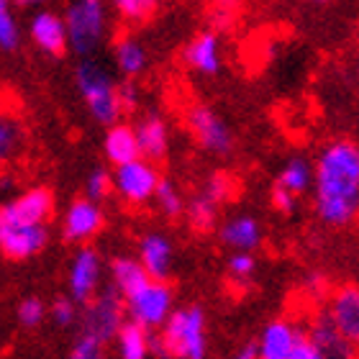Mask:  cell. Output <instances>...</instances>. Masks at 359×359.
Returning a JSON list of instances; mask_svg holds the SVG:
<instances>
[{
	"mask_svg": "<svg viewBox=\"0 0 359 359\" xmlns=\"http://www.w3.org/2000/svg\"><path fill=\"white\" fill-rule=\"evenodd\" d=\"M113 62H116V69L126 80H136L149 67V52L139 39L126 34L113 44Z\"/></svg>",
	"mask_w": 359,
	"mask_h": 359,
	"instance_id": "cell-23",
	"label": "cell"
},
{
	"mask_svg": "<svg viewBox=\"0 0 359 359\" xmlns=\"http://www.w3.org/2000/svg\"><path fill=\"white\" fill-rule=\"evenodd\" d=\"M77 306H80V303H75L69 295L57 298L52 303V308H49V318H52L60 329H67V326H72V323L77 321Z\"/></svg>",
	"mask_w": 359,
	"mask_h": 359,
	"instance_id": "cell-35",
	"label": "cell"
},
{
	"mask_svg": "<svg viewBox=\"0 0 359 359\" xmlns=\"http://www.w3.org/2000/svg\"><path fill=\"white\" fill-rule=\"evenodd\" d=\"M113 344H116L118 359H149L154 354V331L144 329L134 321H126Z\"/></svg>",
	"mask_w": 359,
	"mask_h": 359,
	"instance_id": "cell-24",
	"label": "cell"
},
{
	"mask_svg": "<svg viewBox=\"0 0 359 359\" xmlns=\"http://www.w3.org/2000/svg\"><path fill=\"white\" fill-rule=\"evenodd\" d=\"M118 97H121L123 113L136 111V108H139V100H142V90H139L136 80H123V83H118Z\"/></svg>",
	"mask_w": 359,
	"mask_h": 359,
	"instance_id": "cell-37",
	"label": "cell"
},
{
	"mask_svg": "<svg viewBox=\"0 0 359 359\" xmlns=\"http://www.w3.org/2000/svg\"><path fill=\"white\" fill-rule=\"evenodd\" d=\"M136 136H139V147H142V157L149 162H162L170 154V126L157 111H147L142 118L134 123Z\"/></svg>",
	"mask_w": 359,
	"mask_h": 359,
	"instance_id": "cell-18",
	"label": "cell"
},
{
	"mask_svg": "<svg viewBox=\"0 0 359 359\" xmlns=\"http://www.w3.org/2000/svg\"><path fill=\"white\" fill-rule=\"evenodd\" d=\"M103 157L113 167L128 165L142 159V147H139V136L131 123H116V126L105 128L103 136Z\"/></svg>",
	"mask_w": 359,
	"mask_h": 359,
	"instance_id": "cell-21",
	"label": "cell"
},
{
	"mask_svg": "<svg viewBox=\"0 0 359 359\" xmlns=\"http://www.w3.org/2000/svg\"><path fill=\"white\" fill-rule=\"evenodd\" d=\"M162 0H108L111 11L126 26H142L159 11Z\"/></svg>",
	"mask_w": 359,
	"mask_h": 359,
	"instance_id": "cell-27",
	"label": "cell"
},
{
	"mask_svg": "<svg viewBox=\"0 0 359 359\" xmlns=\"http://www.w3.org/2000/svg\"><path fill=\"white\" fill-rule=\"evenodd\" d=\"M313 182H316V167L313 162L303 154H292V157L285 159V165L280 167L275 182L272 185L290 193L292 198H303L306 193H313Z\"/></svg>",
	"mask_w": 359,
	"mask_h": 359,
	"instance_id": "cell-22",
	"label": "cell"
},
{
	"mask_svg": "<svg viewBox=\"0 0 359 359\" xmlns=\"http://www.w3.org/2000/svg\"><path fill=\"white\" fill-rule=\"evenodd\" d=\"M308 339L321 349L323 359H357L359 352L346 341L341 334L337 331V326L331 323V318L326 313H318L311 321V326L306 329Z\"/></svg>",
	"mask_w": 359,
	"mask_h": 359,
	"instance_id": "cell-20",
	"label": "cell"
},
{
	"mask_svg": "<svg viewBox=\"0 0 359 359\" xmlns=\"http://www.w3.org/2000/svg\"><path fill=\"white\" fill-rule=\"evenodd\" d=\"M257 272V257L255 252H231L226 259V275L236 285H247Z\"/></svg>",
	"mask_w": 359,
	"mask_h": 359,
	"instance_id": "cell-30",
	"label": "cell"
},
{
	"mask_svg": "<svg viewBox=\"0 0 359 359\" xmlns=\"http://www.w3.org/2000/svg\"><path fill=\"white\" fill-rule=\"evenodd\" d=\"M218 208H221V205L201 190V193L193 195V198L187 201V208H185L187 226L198 233L213 231V226L218 224Z\"/></svg>",
	"mask_w": 359,
	"mask_h": 359,
	"instance_id": "cell-26",
	"label": "cell"
},
{
	"mask_svg": "<svg viewBox=\"0 0 359 359\" xmlns=\"http://www.w3.org/2000/svg\"><path fill=\"white\" fill-rule=\"evenodd\" d=\"M218 236L231 252H255L262 244V224L249 213H236L221 224Z\"/></svg>",
	"mask_w": 359,
	"mask_h": 359,
	"instance_id": "cell-19",
	"label": "cell"
},
{
	"mask_svg": "<svg viewBox=\"0 0 359 359\" xmlns=\"http://www.w3.org/2000/svg\"><path fill=\"white\" fill-rule=\"evenodd\" d=\"M231 359H259V352H257V344L252 341V344H244L241 349H236L233 352Z\"/></svg>",
	"mask_w": 359,
	"mask_h": 359,
	"instance_id": "cell-39",
	"label": "cell"
},
{
	"mask_svg": "<svg viewBox=\"0 0 359 359\" xmlns=\"http://www.w3.org/2000/svg\"><path fill=\"white\" fill-rule=\"evenodd\" d=\"M23 144V131L21 126L15 123V118L11 116H3L0 118V157L3 159H13L18 154Z\"/></svg>",
	"mask_w": 359,
	"mask_h": 359,
	"instance_id": "cell-31",
	"label": "cell"
},
{
	"mask_svg": "<svg viewBox=\"0 0 359 359\" xmlns=\"http://www.w3.org/2000/svg\"><path fill=\"white\" fill-rule=\"evenodd\" d=\"M303 337H306V331L300 329L298 323H292L290 318H272L264 323L255 344L259 359H287Z\"/></svg>",
	"mask_w": 359,
	"mask_h": 359,
	"instance_id": "cell-17",
	"label": "cell"
},
{
	"mask_svg": "<svg viewBox=\"0 0 359 359\" xmlns=\"http://www.w3.org/2000/svg\"><path fill=\"white\" fill-rule=\"evenodd\" d=\"M49 244V226L46 224H15L0 221V252L11 262H26L41 255Z\"/></svg>",
	"mask_w": 359,
	"mask_h": 359,
	"instance_id": "cell-9",
	"label": "cell"
},
{
	"mask_svg": "<svg viewBox=\"0 0 359 359\" xmlns=\"http://www.w3.org/2000/svg\"><path fill=\"white\" fill-rule=\"evenodd\" d=\"M151 203L157 205V210L165 218H180V216H185L187 201L182 198L180 187L175 185V182H170V180H162V182H159L157 195H154V201H151Z\"/></svg>",
	"mask_w": 359,
	"mask_h": 359,
	"instance_id": "cell-28",
	"label": "cell"
},
{
	"mask_svg": "<svg viewBox=\"0 0 359 359\" xmlns=\"http://www.w3.org/2000/svg\"><path fill=\"white\" fill-rule=\"evenodd\" d=\"M111 193H113V175L105 172L103 167L90 170L88 177H85V198L100 203V201H105Z\"/></svg>",
	"mask_w": 359,
	"mask_h": 359,
	"instance_id": "cell-33",
	"label": "cell"
},
{
	"mask_svg": "<svg viewBox=\"0 0 359 359\" xmlns=\"http://www.w3.org/2000/svg\"><path fill=\"white\" fill-rule=\"evenodd\" d=\"M54 216V195L49 187L36 185L13 195L0 208V221L15 224H49Z\"/></svg>",
	"mask_w": 359,
	"mask_h": 359,
	"instance_id": "cell-12",
	"label": "cell"
},
{
	"mask_svg": "<svg viewBox=\"0 0 359 359\" xmlns=\"http://www.w3.org/2000/svg\"><path fill=\"white\" fill-rule=\"evenodd\" d=\"M303 3H326V0H303Z\"/></svg>",
	"mask_w": 359,
	"mask_h": 359,
	"instance_id": "cell-42",
	"label": "cell"
},
{
	"mask_svg": "<svg viewBox=\"0 0 359 359\" xmlns=\"http://www.w3.org/2000/svg\"><path fill=\"white\" fill-rule=\"evenodd\" d=\"M185 128L198 149L213 157H229L233 151V134L221 113L208 105H190L185 111Z\"/></svg>",
	"mask_w": 359,
	"mask_h": 359,
	"instance_id": "cell-6",
	"label": "cell"
},
{
	"mask_svg": "<svg viewBox=\"0 0 359 359\" xmlns=\"http://www.w3.org/2000/svg\"><path fill=\"white\" fill-rule=\"evenodd\" d=\"M180 60L190 72L203 77H213L221 72L224 67V44H221V36H218L216 29L208 31H198L185 46H182V54Z\"/></svg>",
	"mask_w": 359,
	"mask_h": 359,
	"instance_id": "cell-13",
	"label": "cell"
},
{
	"mask_svg": "<svg viewBox=\"0 0 359 359\" xmlns=\"http://www.w3.org/2000/svg\"><path fill=\"white\" fill-rule=\"evenodd\" d=\"M136 259L147 269L151 280L167 283L175 269V244L165 231H144L136 241Z\"/></svg>",
	"mask_w": 359,
	"mask_h": 359,
	"instance_id": "cell-15",
	"label": "cell"
},
{
	"mask_svg": "<svg viewBox=\"0 0 359 359\" xmlns=\"http://www.w3.org/2000/svg\"><path fill=\"white\" fill-rule=\"evenodd\" d=\"M105 226V213L100 208V203L90 201V198H77L67 205L65 216H62L60 233L67 244H77V247H88L90 241L95 239L97 233L103 231Z\"/></svg>",
	"mask_w": 359,
	"mask_h": 359,
	"instance_id": "cell-10",
	"label": "cell"
},
{
	"mask_svg": "<svg viewBox=\"0 0 359 359\" xmlns=\"http://www.w3.org/2000/svg\"><path fill=\"white\" fill-rule=\"evenodd\" d=\"M241 0H210V15L218 26H229Z\"/></svg>",
	"mask_w": 359,
	"mask_h": 359,
	"instance_id": "cell-38",
	"label": "cell"
},
{
	"mask_svg": "<svg viewBox=\"0 0 359 359\" xmlns=\"http://www.w3.org/2000/svg\"><path fill=\"white\" fill-rule=\"evenodd\" d=\"M123 303H126L128 321L149 331H159L175 313V292L170 283H162V280H149Z\"/></svg>",
	"mask_w": 359,
	"mask_h": 359,
	"instance_id": "cell-5",
	"label": "cell"
},
{
	"mask_svg": "<svg viewBox=\"0 0 359 359\" xmlns=\"http://www.w3.org/2000/svg\"><path fill=\"white\" fill-rule=\"evenodd\" d=\"M67 359H105V344L83 334V337L72 344Z\"/></svg>",
	"mask_w": 359,
	"mask_h": 359,
	"instance_id": "cell-36",
	"label": "cell"
},
{
	"mask_svg": "<svg viewBox=\"0 0 359 359\" xmlns=\"http://www.w3.org/2000/svg\"><path fill=\"white\" fill-rule=\"evenodd\" d=\"M349 77H352L354 88H357V93H359V49L354 52L352 62H349Z\"/></svg>",
	"mask_w": 359,
	"mask_h": 359,
	"instance_id": "cell-40",
	"label": "cell"
},
{
	"mask_svg": "<svg viewBox=\"0 0 359 359\" xmlns=\"http://www.w3.org/2000/svg\"><path fill=\"white\" fill-rule=\"evenodd\" d=\"M126 321V303L113 287L100 290L83 308V334L103 341V344L116 341L118 331L123 329Z\"/></svg>",
	"mask_w": 359,
	"mask_h": 359,
	"instance_id": "cell-7",
	"label": "cell"
},
{
	"mask_svg": "<svg viewBox=\"0 0 359 359\" xmlns=\"http://www.w3.org/2000/svg\"><path fill=\"white\" fill-rule=\"evenodd\" d=\"M69 49L77 57H90L108 31V0H72L65 11Z\"/></svg>",
	"mask_w": 359,
	"mask_h": 359,
	"instance_id": "cell-4",
	"label": "cell"
},
{
	"mask_svg": "<svg viewBox=\"0 0 359 359\" xmlns=\"http://www.w3.org/2000/svg\"><path fill=\"white\" fill-rule=\"evenodd\" d=\"M29 39L46 57H62L69 49L65 15L54 13V11H36L29 21Z\"/></svg>",
	"mask_w": 359,
	"mask_h": 359,
	"instance_id": "cell-16",
	"label": "cell"
},
{
	"mask_svg": "<svg viewBox=\"0 0 359 359\" xmlns=\"http://www.w3.org/2000/svg\"><path fill=\"white\" fill-rule=\"evenodd\" d=\"M46 318V306L44 300L34 298V295H29V298H23L18 306H15V321L21 323L23 329H36V326H41Z\"/></svg>",
	"mask_w": 359,
	"mask_h": 359,
	"instance_id": "cell-32",
	"label": "cell"
},
{
	"mask_svg": "<svg viewBox=\"0 0 359 359\" xmlns=\"http://www.w3.org/2000/svg\"><path fill=\"white\" fill-rule=\"evenodd\" d=\"M103 259L93 247H77L67 267V295L75 303L85 306L100 292Z\"/></svg>",
	"mask_w": 359,
	"mask_h": 359,
	"instance_id": "cell-11",
	"label": "cell"
},
{
	"mask_svg": "<svg viewBox=\"0 0 359 359\" xmlns=\"http://www.w3.org/2000/svg\"><path fill=\"white\" fill-rule=\"evenodd\" d=\"M15 8H23V11H34V8H41L44 0H13Z\"/></svg>",
	"mask_w": 359,
	"mask_h": 359,
	"instance_id": "cell-41",
	"label": "cell"
},
{
	"mask_svg": "<svg viewBox=\"0 0 359 359\" xmlns=\"http://www.w3.org/2000/svg\"><path fill=\"white\" fill-rule=\"evenodd\" d=\"M21 44V31L13 15V0H0V49L15 52Z\"/></svg>",
	"mask_w": 359,
	"mask_h": 359,
	"instance_id": "cell-29",
	"label": "cell"
},
{
	"mask_svg": "<svg viewBox=\"0 0 359 359\" xmlns=\"http://www.w3.org/2000/svg\"><path fill=\"white\" fill-rule=\"evenodd\" d=\"M75 85L95 123L105 128L121 123L123 108L118 97V83L105 72V67L93 60H83L75 67Z\"/></svg>",
	"mask_w": 359,
	"mask_h": 359,
	"instance_id": "cell-3",
	"label": "cell"
},
{
	"mask_svg": "<svg viewBox=\"0 0 359 359\" xmlns=\"http://www.w3.org/2000/svg\"><path fill=\"white\" fill-rule=\"evenodd\" d=\"M323 313L359 352V285H339L337 290H331Z\"/></svg>",
	"mask_w": 359,
	"mask_h": 359,
	"instance_id": "cell-14",
	"label": "cell"
},
{
	"mask_svg": "<svg viewBox=\"0 0 359 359\" xmlns=\"http://www.w3.org/2000/svg\"><path fill=\"white\" fill-rule=\"evenodd\" d=\"M151 277L147 275V269L142 267V262L136 257L121 255L111 262V287L118 292L121 298L126 300L128 295H134L142 285L149 283Z\"/></svg>",
	"mask_w": 359,
	"mask_h": 359,
	"instance_id": "cell-25",
	"label": "cell"
},
{
	"mask_svg": "<svg viewBox=\"0 0 359 359\" xmlns=\"http://www.w3.org/2000/svg\"><path fill=\"white\" fill-rule=\"evenodd\" d=\"M154 354L159 359H205L208 357V321L203 308H175L170 321L154 334Z\"/></svg>",
	"mask_w": 359,
	"mask_h": 359,
	"instance_id": "cell-2",
	"label": "cell"
},
{
	"mask_svg": "<svg viewBox=\"0 0 359 359\" xmlns=\"http://www.w3.org/2000/svg\"><path fill=\"white\" fill-rule=\"evenodd\" d=\"M313 210L329 229H346L359 221V142L337 136L313 159Z\"/></svg>",
	"mask_w": 359,
	"mask_h": 359,
	"instance_id": "cell-1",
	"label": "cell"
},
{
	"mask_svg": "<svg viewBox=\"0 0 359 359\" xmlns=\"http://www.w3.org/2000/svg\"><path fill=\"white\" fill-rule=\"evenodd\" d=\"M233 190H236V182H233L231 175L226 172H213L208 180H205V185H203V193L213 198L218 205H224L233 198Z\"/></svg>",
	"mask_w": 359,
	"mask_h": 359,
	"instance_id": "cell-34",
	"label": "cell"
},
{
	"mask_svg": "<svg viewBox=\"0 0 359 359\" xmlns=\"http://www.w3.org/2000/svg\"><path fill=\"white\" fill-rule=\"evenodd\" d=\"M162 182L157 167L149 159H136L128 165L113 167V193L118 195V201L123 205L139 208L144 203L154 201L157 187Z\"/></svg>",
	"mask_w": 359,
	"mask_h": 359,
	"instance_id": "cell-8",
	"label": "cell"
}]
</instances>
